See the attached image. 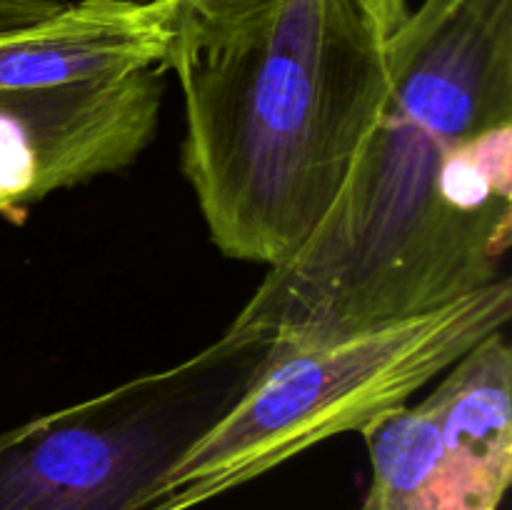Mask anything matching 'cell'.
I'll return each instance as SVG.
<instances>
[{
	"label": "cell",
	"mask_w": 512,
	"mask_h": 510,
	"mask_svg": "<svg viewBox=\"0 0 512 510\" xmlns=\"http://www.w3.org/2000/svg\"><path fill=\"white\" fill-rule=\"evenodd\" d=\"M390 93L338 198L268 268L230 333L288 338L428 313L500 278L510 240L460 218V143L512 123V0H420L388 43Z\"/></svg>",
	"instance_id": "cell-1"
},
{
	"label": "cell",
	"mask_w": 512,
	"mask_h": 510,
	"mask_svg": "<svg viewBox=\"0 0 512 510\" xmlns=\"http://www.w3.org/2000/svg\"><path fill=\"white\" fill-rule=\"evenodd\" d=\"M410 0H275L238 33L170 60L183 173L228 258L275 268L338 198L390 93Z\"/></svg>",
	"instance_id": "cell-2"
},
{
	"label": "cell",
	"mask_w": 512,
	"mask_h": 510,
	"mask_svg": "<svg viewBox=\"0 0 512 510\" xmlns=\"http://www.w3.org/2000/svg\"><path fill=\"white\" fill-rule=\"evenodd\" d=\"M512 313V280L408 318L273 338L240 398L145 490L140 510H193L335 435L408 405Z\"/></svg>",
	"instance_id": "cell-3"
},
{
	"label": "cell",
	"mask_w": 512,
	"mask_h": 510,
	"mask_svg": "<svg viewBox=\"0 0 512 510\" xmlns=\"http://www.w3.org/2000/svg\"><path fill=\"white\" fill-rule=\"evenodd\" d=\"M273 338L200 353L0 433V510H140L145 490L248 388Z\"/></svg>",
	"instance_id": "cell-4"
},
{
	"label": "cell",
	"mask_w": 512,
	"mask_h": 510,
	"mask_svg": "<svg viewBox=\"0 0 512 510\" xmlns=\"http://www.w3.org/2000/svg\"><path fill=\"white\" fill-rule=\"evenodd\" d=\"M165 70L118 80L0 90V215L128 168L155 138Z\"/></svg>",
	"instance_id": "cell-5"
},
{
	"label": "cell",
	"mask_w": 512,
	"mask_h": 510,
	"mask_svg": "<svg viewBox=\"0 0 512 510\" xmlns=\"http://www.w3.org/2000/svg\"><path fill=\"white\" fill-rule=\"evenodd\" d=\"M440 453L400 450L370 463L358 510H498L512 478V353L480 340L433 390Z\"/></svg>",
	"instance_id": "cell-6"
},
{
	"label": "cell",
	"mask_w": 512,
	"mask_h": 510,
	"mask_svg": "<svg viewBox=\"0 0 512 510\" xmlns=\"http://www.w3.org/2000/svg\"><path fill=\"white\" fill-rule=\"evenodd\" d=\"M165 0H78L0 35V90L118 80L163 68L170 53Z\"/></svg>",
	"instance_id": "cell-7"
},
{
	"label": "cell",
	"mask_w": 512,
	"mask_h": 510,
	"mask_svg": "<svg viewBox=\"0 0 512 510\" xmlns=\"http://www.w3.org/2000/svg\"><path fill=\"white\" fill-rule=\"evenodd\" d=\"M170 13V53L165 60L195 53L263 18L275 0H165Z\"/></svg>",
	"instance_id": "cell-8"
},
{
	"label": "cell",
	"mask_w": 512,
	"mask_h": 510,
	"mask_svg": "<svg viewBox=\"0 0 512 510\" xmlns=\"http://www.w3.org/2000/svg\"><path fill=\"white\" fill-rule=\"evenodd\" d=\"M63 3L65 0H0V35L45 18Z\"/></svg>",
	"instance_id": "cell-9"
}]
</instances>
